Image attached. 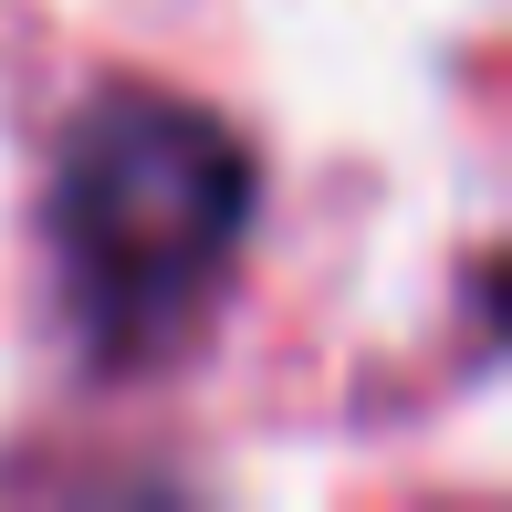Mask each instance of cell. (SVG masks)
<instances>
[{"label":"cell","mask_w":512,"mask_h":512,"mask_svg":"<svg viewBox=\"0 0 512 512\" xmlns=\"http://www.w3.org/2000/svg\"><path fill=\"white\" fill-rule=\"evenodd\" d=\"M251 220V168L220 115L178 95H105L63 147L53 251L84 345L157 356L199 324Z\"/></svg>","instance_id":"cell-1"}]
</instances>
